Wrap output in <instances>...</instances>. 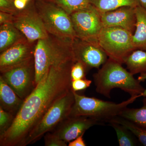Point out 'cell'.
I'll return each mask as SVG.
<instances>
[{"instance_id":"cell-21","label":"cell","mask_w":146,"mask_h":146,"mask_svg":"<svg viewBox=\"0 0 146 146\" xmlns=\"http://www.w3.org/2000/svg\"><path fill=\"white\" fill-rule=\"evenodd\" d=\"M108 122L116 123L125 127L132 132L142 145L146 146V128L138 125L120 116L112 118Z\"/></svg>"},{"instance_id":"cell-33","label":"cell","mask_w":146,"mask_h":146,"mask_svg":"<svg viewBox=\"0 0 146 146\" xmlns=\"http://www.w3.org/2000/svg\"><path fill=\"white\" fill-rule=\"evenodd\" d=\"M140 5L146 10V0H139Z\"/></svg>"},{"instance_id":"cell-28","label":"cell","mask_w":146,"mask_h":146,"mask_svg":"<svg viewBox=\"0 0 146 146\" xmlns=\"http://www.w3.org/2000/svg\"><path fill=\"white\" fill-rule=\"evenodd\" d=\"M1 11L11 14H17V9L14 5V0H0Z\"/></svg>"},{"instance_id":"cell-3","label":"cell","mask_w":146,"mask_h":146,"mask_svg":"<svg viewBox=\"0 0 146 146\" xmlns=\"http://www.w3.org/2000/svg\"><path fill=\"white\" fill-rule=\"evenodd\" d=\"M72 42L61 40L50 34L48 38L37 41L34 49L36 86L52 65L76 61Z\"/></svg>"},{"instance_id":"cell-4","label":"cell","mask_w":146,"mask_h":146,"mask_svg":"<svg viewBox=\"0 0 146 146\" xmlns=\"http://www.w3.org/2000/svg\"><path fill=\"white\" fill-rule=\"evenodd\" d=\"M74 94L75 102L70 116H85L98 120L102 123L119 116L128 106L141 97V95L131 96L126 100L116 104L79 95L75 92Z\"/></svg>"},{"instance_id":"cell-5","label":"cell","mask_w":146,"mask_h":146,"mask_svg":"<svg viewBox=\"0 0 146 146\" xmlns=\"http://www.w3.org/2000/svg\"><path fill=\"white\" fill-rule=\"evenodd\" d=\"M36 7L49 34L65 41L76 37L70 16L63 9L49 1H40Z\"/></svg>"},{"instance_id":"cell-27","label":"cell","mask_w":146,"mask_h":146,"mask_svg":"<svg viewBox=\"0 0 146 146\" xmlns=\"http://www.w3.org/2000/svg\"><path fill=\"white\" fill-rule=\"evenodd\" d=\"M92 81L86 78L72 80L71 89L74 92L82 91L90 87Z\"/></svg>"},{"instance_id":"cell-10","label":"cell","mask_w":146,"mask_h":146,"mask_svg":"<svg viewBox=\"0 0 146 146\" xmlns=\"http://www.w3.org/2000/svg\"><path fill=\"white\" fill-rule=\"evenodd\" d=\"M13 23L31 43L49 36L36 11H23L15 14Z\"/></svg>"},{"instance_id":"cell-29","label":"cell","mask_w":146,"mask_h":146,"mask_svg":"<svg viewBox=\"0 0 146 146\" xmlns=\"http://www.w3.org/2000/svg\"><path fill=\"white\" fill-rule=\"evenodd\" d=\"M14 14L1 11L0 12V24L1 25L7 23H12Z\"/></svg>"},{"instance_id":"cell-2","label":"cell","mask_w":146,"mask_h":146,"mask_svg":"<svg viewBox=\"0 0 146 146\" xmlns=\"http://www.w3.org/2000/svg\"><path fill=\"white\" fill-rule=\"evenodd\" d=\"M122 64L108 58L102 68L93 75L96 91L110 98L111 91L119 88L131 96L141 95L145 89L138 79L123 68Z\"/></svg>"},{"instance_id":"cell-20","label":"cell","mask_w":146,"mask_h":146,"mask_svg":"<svg viewBox=\"0 0 146 146\" xmlns=\"http://www.w3.org/2000/svg\"><path fill=\"white\" fill-rule=\"evenodd\" d=\"M143 106L138 108H126L120 113V117L146 128V98L143 100Z\"/></svg>"},{"instance_id":"cell-1","label":"cell","mask_w":146,"mask_h":146,"mask_svg":"<svg viewBox=\"0 0 146 146\" xmlns=\"http://www.w3.org/2000/svg\"><path fill=\"white\" fill-rule=\"evenodd\" d=\"M75 61L55 64L24 100L7 130L0 135L1 146H24L31 130L53 104L71 89V68Z\"/></svg>"},{"instance_id":"cell-6","label":"cell","mask_w":146,"mask_h":146,"mask_svg":"<svg viewBox=\"0 0 146 146\" xmlns=\"http://www.w3.org/2000/svg\"><path fill=\"white\" fill-rule=\"evenodd\" d=\"M74 102V92L71 89L50 108L29 134L24 146L34 144L46 133L53 131L61 122L70 116Z\"/></svg>"},{"instance_id":"cell-14","label":"cell","mask_w":146,"mask_h":146,"mask_svg":"<svg viewBox=\"0 0 146 146\" xmlns=\"http://www.w3.org/2000/svg\"><path fill=\"white\" fill-rule=\"evenodd\" d=\"M136 7L124 6L101 13L104 27L121 28L133 34L136 28Z\"/></svg>"},{"instance_id":"cell-11","label":"cell","mask_w":146,"mask_h":146,"mask_svg":"<svg viewBox=\"0 0 146 146\" xmlns=\"http://www.w3.org/2000/svg\"><path fill=\"white\" fill-rule=\"evenodd\" d=\"M76 61L81 62L89 70L99 69L108 59V56L98 43L84 41L76 37L72 42Z\"/></svg>"},{"instance_id":"cell-19","label":"cell","mask_w":146,"mask_h":146,"mask_svg":"<svg viewBox=\"0 0 146 146\" xmlns=\"http://www.w3.org/2000/svg\"><path fill=\"white\" fill-rule=\"evenodd\" d=\"M89 2L101 13L114 10L122 7H136L140 5L139 0H89Z\"/></svg>"},{"instance_id":"cell-22","label":"cell","mask_w":146,"mask_h":146,"mask_svg":"<svg viewBox=\"0 0 146 146\" xmlns=\"http://www.w3.org/2000/svg\"><path fill=\"white\" fill-rule=\"evenodd\" d=\"M109 125L115 130L117 136L120 146L137 145L138 141L135 136L130 130L121 125L114 122H109Z\"/></svg>"},{"instance_id":"cell-8","label":"cell","mask_w":146,"mask_h":146,"mask_svg":"<svg viewBox=\"0 0 146 146\" xmlns=\"http://www.w3.org/2000/svg\"><path fill=\"white\" fill-rule=\"evenodd\" d=\"M77 38L87 42L98 43L103 28L101 12L90 4L87 7L70 15Z\"/></svg>"},{"instance_id":"cell-9","label":"cell","mask_w":146,"mask_h":146,"mask_svg":"<svg viewBox=\"0 0 146 146\" xmlns=\"http://www.w3.org/2000/svg\"><path fill=\"white\" fill-rule=\"evenodd\" d=\"M1 74L3 79L22 100L36 86L34 59Z\"/></svg>"},{"instance_id":"cell-26","label":"cell","mask_w":146,"mask_h":146,"mask_svg":"<svg viewBox=\"0 0 146 146\" xmlns=\"http://www.w3.org/2000/svg\"><path fill=\"white\" fill-rule=\"evenodd\" d=\"M46 146H67V143L60 139L52 132H48L44 136Z\"/></svg>"},{"instance_id":"cell-12","label":"cell","mask_w":146,"mask_h":146,"mask_svg":"<svg viewBox=\"0 0 146 146\" xmlns=\"http://www.w3.org/2000/svg\"><path fill=\"white\" fill-rule=\"evenodd\" d=\"M98 120L85 116H70L54 129L52 133L60 139L69 143L92 127L102 124Z\"/></svg>"},{"instance_id":"cell-32","label":"cell","mask_w":146,"mask_h":146,"mask_svg":"<svg viewBox=\"0 0 146 146\" xmlns=\"http://www.w3.org/2000/svg\"><path fill=\"white\" fill-rule=\"evenodd\" d=\"M138 80L141 82L146 80V73L140 74V76L138 77ZM141 97H146V89H145L143 93L141 94Z\"/></svg>"},{"instance_id":"cell-16","label":"cell","mask_w":146,"mask_h":146,"mask_svg":"<svg viewBox=\"0 0 146 146\" xmlns=\"http://www.w3.org/2000/svg\"><path fill=\"white\" fill-rule=\"evenodd\" d=\"M26 39L13 23L1 25L0 51L3 52L20 41Z\"/></svg>"},{"instance_id":"cell-23","label":"cell","mask_w":146,"mask_h":146,"mask_svg":"<svg viewBox=\"0 0 146 146\" xmlns=\"http://www.w3.org/2000/svg\"><path fill=\"white\" fill-rule=\"evenodd\" d=\"M60 6L68 14L87 7L90 4L89 0H48Z\"/></svg>"},{"instance_id":"cell-7","label":"cell","mask_w":146,"mask_h":146,"mask_svg":"<svg viewBox=\"0 0 146 146\" xmlns=\"http://www.w3.org/2000/svg\"><path fill=\"white\" fill-rule=\"evenodd\" d=\"M132 36L130 32L121 28L103 27L98 42L109 58L123 64L128 56L136 50Z\"/></svg>"},{"instance_id":"cell-15","label":"cell","mask_w":146,"mask_h":146,"mask_svg":"<svg viewBox=\"0 0 146 146\" xmlns=\"http://www.w3.org/2000/svg\"><path fill=\"white\" fill-rule=\"evenodd\" d=\"M23 102L0 76V106L15 116Z\"/></svg>"},{"instance_id":"cell-31","label":"cell","mask_w":146,"mask_h":146,"mask_svg":"<svg viewBox=\"0 0 146 146\" xmlns=\"http://www.w3.org/2000/svg\"><path fill=\"white\" fill-rule=\"evenodd\" d=\"M29 0H14V5L18 10L24 9Z\"/></svg>"},{"instance_id":"cell-24","label":"cell","mask_w":146,"mask_h":146,"mask_svg":"<svg viewBox=\"0 0 146 146\" xmlns=\"http://www.w3.org/2000/svg\"><path fill=\"white\" fill-rule=\"evenodd\" d=\"M15 116L0 106V135L5 132L13 123Z\"/></svg>"},{"instance_id":"cell-17","label":"cell","mask_w":146,"mask_h":146,"mask_svg":"<svg viewBox=\"0 0 146 146\" xmlns=\"http://www.w3.org/2000/svg\"><path fill=\"white\" fill-rule=\"evenodd\" d=\"M136 28L133 42L136 49L146 50V10L141 5L136 7Z\"/></svg>"},{"instance_id":"cell-30","label":"cell","mask_w":146,"mask_h":146,"mask_svg":"<svg viewBox=\"0 0 146 146\" xmlns=\"http://www.w3.org/2000/svg\"><path fill=\"white\" fill-rule=\"evenodd\" d=\"M84 134L78 136L76 139H74L73 141L68 143V146H86V144L85 143L84 140L83 139Z\"/></svg>"},{"instance_id":"cell-13","label":"cell","mask_w":146,"mask_h":146,"mask_svg":"<svg viewBox=\"0 0 146 146\" xmlns=\"http://www.w3.org/2000/svg\"><path fill=\"white\" fill-rule=\"evenodd\" d=\"M31 43L25 39L1 52V73L34 59V51Z\"/></svg>"},{"instance_id":"cell-18","label":"cell","mask_w":146,"mask_h":146,"mask_svg":"<svg viewBox=\"0 0 146 146\" xmlns=\"http://www.w3.org/2000/svg\"><path fill=\"white\" fill-rule=\"evenodd\" d=\"M124 64L132 75L146 73V50L137 49L128 56Z\"/></svg>"},{"instance_id":"cell-25","label":"cell","mask_w":146,"mask_h":146,"mask_svg":"<svg viewBox=\"0 0 146 146\" xmlns=\"http://www.w3.org/2000/svg\"><path fill=\"white\" fill-rule=\"evenodd\" d=\"M87 70L84 65L79 61H76L71 68L70 76L72 80L86 78L85 74Z\"/></svg>"}]
</instances>
